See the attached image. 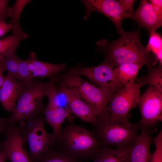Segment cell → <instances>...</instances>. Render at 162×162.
<instances>
[{"label":"cell","mask_w":162,"mask_h":162,"mask_svg":"<svg viewBox=\"0 0 162 162\" xmlns=\"http://www.w3.org/2000/svg\"><path fill=\"white\" fill-rule=\"evenodd\" d=\"M60 84L67 98L68 112L85 122L95 124L98 116L96 110L81 99L73 89Z\"/></svg>","instance_id":"obj_12"},{"label":"cell","mask_w":162,"mask_h":162,"mask_svg":"<svg viewBox=\"0 0 162 162\" xmlns=\"http://www.w3.org/2000/svg\"><path fill=\"white\" fill-rule=\"evenodd\" d=\"M11 34L0 39V59L15 51L20 42L28 37L20 26H13Z\"/></svg>","instance_id":"obj_18"},{"label":"cell","mask_w":162,"mask_h":162,"mask_svg":"<svg viewBox=\"0 0 162 162\" xmlns=\"http://www.w3.org/2000/svg\"><path fill=\"white\" fill-rule=\"evenodd\" d=\"M143 66L136 63L120 64L114 68L115 76L120 83L124 86L134 83L137 74Z\"/></svg>","instance_id":"obj_20"},{"label":"cell","mask_w":162,"mask_h":162,"mask_svg":"<svg viewBox=\"0 0 162 162\" xmlns=\"http://www.w3.org/2000/svg\"><path fill=\"white\" fill-rule=\"evenodd\" d=\"M16 79L23 86L28 85L33 80L28 68L26 60L19 58Z\"/></svg>","instance_id":"obj_25"},{"label":"cell","mask_w":162,"mask_h":162,"mask_svg":"<svg viewBox=\"0 0 162 162\" xmlns=\"http://www.w3.org/2000/svg\"><path fill=\"white\" fill-rule=\"evenodd\" d=\"M147 74L137 80L136 83L140 88L148 85L153 86L162 92V65L147 66Z\"/></svg>","instance_id":"obj_21"},{"label":"cell","mask_w":162,"mask_h":162,"mask_svg":"<svg viewBox=\"0 0 162 162\" xmlns=\"http://www.w3.org/2000/svg\"><path fill=\"white\" fill-rule=\"evenodd\" d=\"M68 70L79 76L86 77L98 86L108 99L112 94L124 86L117 80L113 66L105 59L101 63L96 66L78 67Z\"/></svg>","instance_id":"obj_7"},{"label":"cell","mask_w":162,"mask_h":162,"mask_svg":"<svg viewBox=\"0 0 162 162\" xmlns=\"http://www.w3.org/2000/svg\"><path fill=\"white\" fill-rule=\"evenodd\" d=\"M155 149L152 154L151 162H162V137L158 136L153 138Z\"/></svg>","instance_id":"obj_27"},{"label":"cell","mask_w":162,"mask_h":162,"mask_svg":"<svg viewBox=\"0 0 162 162\" xmlns=\"http://www.w3.org/2000/svg\"><path fill=\"white\" fill-rule=\"evenodd\" d=\"M13 25L5 21L0 19V38L5 34L8 32L12 30Z\"/></svg>","instance_id":"obj_30"},{"label":"cell","mask_w":162,"mask_h":162,"mask_svg":"<svg viewBox=\"0 0 162 162\" xmlns=\"http://www.w3.org/2000/svg\"><path fill=\"white\" fill-rule=\"evenodd\" d=\"M44 118L42 115L33 119L22 120L18 126L22 136L28 143L29 156L32 162L55 143L56 137L46 131Z\"/></svg>","instance_id":"obj_6"},{"label":"cell","mask_w":162,"mask_h":162,"mask_svg":"<svg viewBox=\"0 0 162 162\" xmlns=\"http://www.w3.org/2000/svg\"><path fill=\"white\" fill-rule=\"evenodd\" d=\"M4 134L6 137L0 142V150L5 152L8 159L11 162H32L18 126H8Z\"/></svg>","instance_id":"obj_10"},{"label":"cell","mask_w":162,"mask_h":162,"mask_svg":"<svg viewBox=\"0 0 162 162\" xmlns=\"http://www.w3.org/2000/svg\"><path fill=\"white\" fill-rule=\"evenodd\" d=\"M6 118H0V134L1 133H4L5 131L8 126Z\"/></svg>","instance_id":"obj_31"},{"label":"cell","mask_w":162,"mask_h":162,"mask_svg":"<svg viewBox=\"0 0 162 162\" xmlns=\"http://www.w3.org/2000/svg\"><path fill=\"white\" fill-rule=\"evenodd\" d=\"M140 129V133L130 151V162H151L152 154L150 149L153 142L151 132L146 129Z\"/></svg>","instance_id":"obj_16"},{"label":"cell","mask_w":162,"mask_h":162,"mask_svg":"<svg viewBox=\"0 0 162 162\" xmlns=\"http://www.w3.org/2000/svg\"><path fill=\"white\" fill-rule=\"evenodd\" d=\"M20 58L16 55L15 51L9 54L2 60L3 67L4 71L16 78L17 64Z\"/></svg>","instance_id":"obj_26"},{"label":"cell","mask_w":162,"mask_h":162,"mask_svg":"<svg viewBox=\"0 0 162 162\" xmlns=\"http://www.w3.org/2000/svg\"><path fill=\"white\" fill-rule=\"evenodd\" d=\"M4 71L1 59H0V88L1 87L5 79V76L3 74Z\"/></svg>","instance_id":"obj_32"},{"label":"cell","mask_w":162,"mask_h":162,"mask_svg":"<svg viewBox=\"0 0 162 162\" xmlns=\"http://www.w3.org/2000/svg\"><path fill=\"white\" fill-rule=\"evenodd\" d=\"M148 43L146 47L148 51L152 53L162 64V39L160 35L155 31L150 34Z\"/></svg>","instance_id":"obj_23"},{"label":"cell","mask_w":162,"mask_h":162,"mask_svg":"<svg viewBox=\"0 0 162 162\" xmlns=\"http://www.w3.org/2000/svg\"><path fill=\"white\" fill-rule=\"evenodd\" d=\"M7 159V157L5 152L0 150V162H5Z\"/></svg>","instance_id":"obj_34"},{"label":"cell","mask_w":162,"mask_h":162,"mask_svg":"<svg viewBox=\"0 0 162 162\" xmlns=\"http://www.w3.org/2000/svg\"><path fill=\"white\" fill-rule=\"evenodd\" d=\"M152 4L156 5L162 7V0H151L149 1Z\"/></svg>","instance_id":"obj_35"},{"label":"cell","mask_w":162,"mask_h":162,"mask_svg":"<svg viewBox=\"0 0 162 162\" xmlns=\"http://www.w3.org/2000/svg\"><path fill=\"white\" fill-rule=\"evenodd\" d=\"M140 28L130 32L124 31L117 40L102 39L97 42L98 49L114 68L126 63L155 65L159 62L154 55L140 42Z\"/></svg>","instance_id":"obj_1"},{"label":"cell","mask_w":162,"mask_h":162,"mask_svg":"<svg viewBox=\"0 0 162 162\" xmlns=\"http://www.w3.org/2000/svg\"><path fill=\"white\" fill-rule=\"evenodd\" d=\"M134 144L114 148L102 147L90 160L93 162H130V154Z\"/></svg>","instance_id":"obj_17"},{"label":"cell","mask_w":162,"mask_h":162,"mask_svg":"<svg viewBox=\"0 0 162 162\" xmlns=\"http://www.w3.org/2000/svg\"><path fill=\"white\" fill-rule=\"evenodd\" d=\"M31 2L30 0H16L13 5L8 7L7 16L14 26H20L19 21L21 13L24 7Z\"/></svg>","instance_id":"obj_24"},{"label":"cell","mask_w":162,"mask_h":162,"mask_svg":"<svg viewBox=\"0 0 162 162\" xmlns=\"http://www.w3.org/2000/svg\"><path fill=\"white\" fill-rule=\"evenodd\" d=\"M24 86L15 78L7 73L0 88V102L5 110L12 112L14 111Z\"/></svg>","instance_id":"obj_14"},{"label":"cell","mask_w":162,"mask_h":162,"mask_svg":"<svg viewBox=\"0 0 162 162\" xmlns=\"http://www.w3.org/2000/svg\"><path fill=\"white\" fill-rule=\"evenodd\" d=\"M53 77L56 81L74 90L81 99L96 110L98 116L107 112L109 99L98 87L69 70Z\"/></svg>","instance_id":"obj_5"},{"label":"cell","mask_w":162,"mask_h":162,"mask_svg":"<svg viewBox=\"0 0 162 162\" xmlns=\"http://www.w3.org/2000/svg\"><path fill=\"white\" fill-rule=\"evenodd\" d=\"M130 18L136 21L139 27L147 30L149 34L162 25V17L154 10L152 4L147 0H141L139 5L133 11Z\"/></svg>","instance_id":"obj_13"},{"label":"cell","mask_w":162,"mask_h":162,"mask_svg":"<svg viewBox=\"0 0 162 162\" xmlns=\"http://www.w3.org/2000/svg\"><path fill=\"white\" fill-rule=\"evenodd\" d=\"M26 60L30 75L34 78L44 77L57 75L61 71L65 69V64H55L38 60L36 53L31 52Z\"/></svg>","instance_id":"obj_15"},{"label":"cell","mask_w":162,"mask_h":162,"mask_svg":"<svg viewBox=\"0 0 162 162\" xmlns=\"http://www.w3.org/2000/svg\"><path fill=\"white\" fill-rule=\"evenodd\" d=\"M138 104L141 115L138 128L155 131L158 122L162 121V92L148 86L140 96Z\"/></svg>","instance_id":"obj_8"},{"label":"cell","mask_w":162,"mask_h":162,"mask_svg":"<svg viewBox=\"0 0 162 162\" xmlns=\"http://www.w3.org/2000/svg\"><path fill=\"white\" fill-rule=\"evenodd\" d=\"M140 87L136 83L126 86L110 97L107 111L111 116L128 118L129 111L138 104L140 96Z\"/></svg>","instance_id":"obj_9"},{"label":"cell","mask_w":162,"mask_h":162,"mask_svg":"<svg viewBox=\"0 0 162 162\" xmlns=\"http://www.w3.org/2000/svg\"><path fill=\"white\" fill-rule=\"evenodd\" d=\"M43 114L45 118L53 129V134L56 136L60 133L61 127L66 119H72L71 113L62 107L49 108L46 107Z\"/></svg>","instance_id":"obj_19"},{"label":"cell","mask_w":162,"mask_h":162,"mask_svg":"<svg viewBox=\"0 0 162 162\" xmlns=\"http://www.w3.org/2000/svg\"><path fill=\"white\" fill-rule=\"evenodd\" d=\"M46 82L33 80L24 86L17 100L16 107L11 115L6 118L8 125H14L22 120L34 118L43 112L46 106L42 102L46 95Z\"/></svg>","instance_id":"obj_4"},{"label":"cell","mask_w":162,"mask_h":162,"mask_svg":"<svg viewBox=\"0 0 162 162\" xmlns=\"http://www.w3.org/2000/svg\"><path fill=\"white\" fill-rule=\"evenodd\" d=\"M118 1L124 11L126 18H130L133 11V7L135 0H119Z\"/></svg>","instance_id":"obj_28"},{"label":"cell","mask_w":162,"mask_h":162,"mask_svg":"<svg viewBox=\"0 0 162 162\" xmlns=\"http://www.w3.org/2000/svg\"><path fill=\"white\" fill-rule=\"evenodd\" d=\"M33 162H81L61 150L54 147L49 148Z\"/></svg>","instance_id":"obj_22"},{"label":"cell","mask_w":162,"mask_h":162,"mask_svg":"<svg viewBox=\"0 0 162 162\" xmlns=\"http://www.w3.org/2000/svg\"><path fill=\"white\" fill-rule=\"evenodd\" d=\"M8 2V0H0V19L4 21L8 17L7 12Z\"/></svg>","instance_id":"obj_29"},{"label":"cell","mask_w":162,"mask_h":162,"mask_svg":"<svg viewBox=\"0 0 162 162\" xmlns=\"http://www.w3.org/2000/svg\"><path fill=\"white\" fill-rule=\"evenodd\" d=\"M53 147L80 161L90 159L102 147L92 131L73 123L61 129Z\"/></svg>","instance_id":"obj_3"},{"label":"cell","mask_w":162,"mask_h":162,"mask_svg":"<svg viewBox=\"0 0 162 162\" xmlns=\"http://www.w3.org/2000/svg\"><path fill=\"white\" fill-rule=\"evenodd\" d=\"M152 5L153 9L156 13L159 16L162 17V7L153 4H152Z\"/></svg>","instance_id":"obj_33"},{"label":"cell","mask_w":162,"mask_h":162,"mask_svg":"<svg viewBox=\"0 0 162 162\" xmlns=\"http://www.w3.org/2000/svg\"><path fill=\"white\" fill-rule=\"evenodd\" d=\"M92 131L102 147L133 145L139 134L137 124L130 122L128 118L110 116L107 112L99 115Z\"/></svg>","instance_id":"obj_2"},{"label":"cell","mask_w":162,"mask_h":162,"mask_svg":"<svg viewBox=\"0 0 162 162\" xmlns=\"http://www.w3.org/2000/svg\"><path fill=\"white\" fill-rule=\"evenodd\" d=\"M86 9L84 18L86 20L93 11H97L108 17L114 24L117 32L120 35L124 31L122 23L126 18L124 11L118 0H82Z\"/></svg>","instance_id":"obj_11"}]
</instances>
